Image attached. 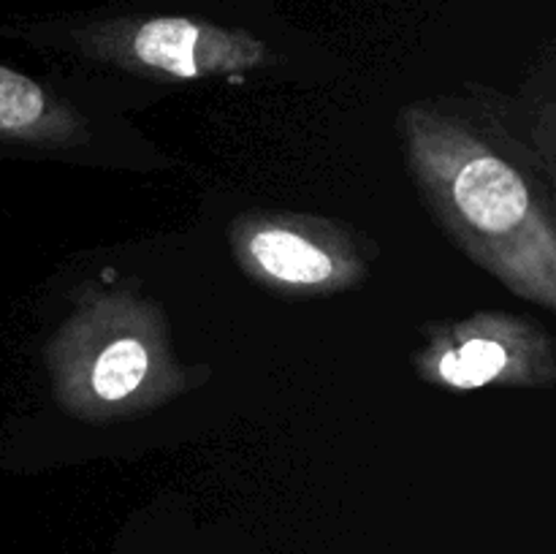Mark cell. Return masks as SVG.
<instances>
[{"label":"cell","instance_id":"6da1fadb","mask_svg":"<svg viewBox=\"0 0 556 554\" xmlns=\"http://www.w3.org/2000/svg\"><path fill=\"white\" fill-rule=\"evenodd\" d=\"M410 158L445 226L510 288L554 304V228L525 174L462 125L410 114Z\"/></svg>","mask_w":556,"mask_h":554},{"label":"cell","instance_id":"7a4b0ae2","mask_svg":"<svg viewBox=\"0 0 556 554\" xmlns=\"http://www.w3.org/2000/svg\"><path fill=\"white\" fill-rule=\"evenodd\" d=\"M81 52L150 76L201 79L253 68L266 47L250 33L182 14L114 16L79 33Z\"/></svg>","mask_w":556,"mask_h":554},{"label":"cell","instance_id":"3957f363","mask_svg":"<svg viewBox=\"0 0 556 554\" xmlns=\"http://www.w3.org/2000/svg\"><path fill=\"white\" fill-rule=\"evenodd\" d=\"M233 239L250 275L288 297L337 291L362 272L356 253L318 223L296 217H255L239 223Z\"/></svg>","mask_w":556,"mask_h":554},{"label":"cell","instance_id":"277c9868","mask_svg":"<svg viewBox=\"0 0 556 554\" xmlns=\"http://www.w3.org/2000/svg\"><path fill=\"white\" fill-rule=\"evenodd\" d=\"M543 348L535 329L516 318H476L451 331V342H434L427 373L454 389L532 380Z\"/></svg>","mask_w":556,"mask_h":554},{"label":"cell","instance_id":"5b68a950","mask_svg":"<svg viewBox=\"0 0 556 554\" xmlns=\"http://www.w3.org/2000/svg\"><path fill=\"white\" fill-rule=\"evenodd\" d=\"M103 331V345L87 353V369H81V407L90 405H125L150 386H157L161 356L141 331L130 324L117 331Z\"/></svg>","mask_w":556,"mask_h":554},{"label":"cell","instance_id":"8992f818","mask_svg":"<svg viewBox=\"0 0 556 554\" xmlns=\"http://www.w3.org/2000/svg\"><path fill=\"white\" fill-rule=\"evenodd\" d=\"M76 134V117L52 101L38 81L0 65V136L25 141H65Z\"/></svg>","mask_w":556,"mask_h":554}]
</instances>
